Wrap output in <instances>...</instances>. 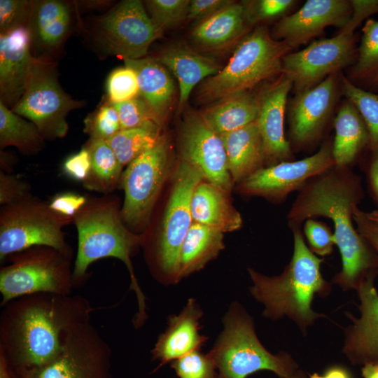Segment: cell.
<instances>
[{"instance_id": "1", "label": "cell", "mask_w": 378, "mask_h": 378, "mask_svg": "<svg viewBox=\"0 0 378 378\" xmlns=\"http://www.w3.org/2000/svg\"><path fill=\"white\" fill-rule=\"evenodd\" d=\"M362 194L358 176L347 167L334 166L300 189L287 215L291 230L317 216L332 222L342 259L332 281L344 290H357L368 276H377V256L354 225L353 211Z\"/></svg>"}, {"instance_id": "2", "label": "cell", "mask_w": 378, "mask_h": 378, "mask_svg": "<svg viewBox=\"0 0 378 378\" xmlns=\"http://www.w3.org/2000/svg\"><path fill=\"white\" fill-rule=\"evenodd\" d=\"M0 316V349L14 370L42 366L62 348L66 332L96 309L80 295L36 293L13 300Z\"/></svg>"}, {"instance_id": "3", "label": "cell", "mask_w": 378, "mask_h": 378, "mask_svg": "<svg viewBox=\"0 0 378 378\" xmlns=\"http://www.w3.org/2000/svg\"><path fill=\"white\" fill-rule=\"evenodd\" d=\"M118 200L108 195L89 197L85 205L74 216L78 234V248L74 264L75 286L84 285L88 279L90 266L106 258L122 261L130 276V290L134 292L137 312L132 318L136 329L148 319L146 298L135 276L132 256L141 246V234L127 227L121 217Z\"/></svg>"}, {"instance_id": "4", "label": "cell", "mask_w": 378, "mask_h": 378, "mask_svg": "<svg viewBox=\"0 0 378 378\" xmlns=\"http://www.w3.org/2000/svg\"><path fill=\"white\" fill-rule=\"evenodd\" d=\"M293 252L281 274L269 276L248 268L252 285L249 293L262 304V315L269 319L287 317L302 332H306L316 320L325 315L312 309L315 296H327L330 284L321 272L323 259L307 246L298 227L292 229Z\"/></svg>"}, {"instance_id": "5", "label": "cell", "mask_w": 378, "mask_h": 378, "mask_svg": "<svg viewBox=\"0 0 378 378\" xmlns=\"http://www.w3.org/2000/svg\"><path fill=\"white\" fill-rule=\"evenodd\" d=\"M223 330L208 352L220 378H246L267 370L279 378H292L299 371L286 352L274 354L259 340L254 321L238 302L229 306L223 319Z\"/></svg>"}, {"instance_id": "6", "label": "cell", "mask_w": 378, "mask_h": 378, "mask_svg": "<svg viewBox=\"0 0 378 378\" xmlns=\"http://www.w3.org/2000/svg\"><path fill=\"white\" fill-rule=\"evenodd\" d=\"M291 50L284 41L274 39L267 27H256L241 39L226 66L199 85L197 100L216 102L281 74L282 59Z\"/></svg>"}, {"instance_id": "7", "label": "cell", "mask_w": 378, "mask_h": 378, "mask_svg": "<svg viewBox=\"0 0 378 378\" xmlns=\"http://www.w3.org/2000/svg\"><path fill=\"white\" fill-rule=\"evenodd\" d=\"M77 31L87 48L100 59L144 57L162 36L139 0H124L105 13L79 19Z\"/></svg>"}, {"instance_id": "8", "label": "cell", "mask_w": 378, "mask_h": 378, "mask_svg": "<svg viewBox=\"0 0 378 378\" xmlns=\"http://www.w3.org/2000/svg\"><path fill=\"white\" fill-rule=\"evenodd\" d=\"M204 176L197 167L181 160L173 176L172 186L160 229L155 237L141 240L151 272L164 286L178 283L180 250L193 223L191 200Z\"/></svg>"}, {"instance_id": "9", "label": "cell", "mask_w": 378, "mask_h": 378, "mask_svg": "<svg viewBox=\"0 0 378 378\" xmlns=\"http://www.w3.org/2000/svg\"><path fill=\"white\" fill-rule=\"evenodd\" d=\"M72 258L59 250L36 246L10 255L0 269L1 306L36 293L71 295Z\"/></svg>"}, {"instance_id": "10", "label": "cell", "mask_w": 378, "mask_h": 378, "mask_svg": "<svg viewBox=\"0 0 378 378\" xmlns=\"http://www.w3.org/2000/svg\"><path fill=\"white\" fill-rule=\"evenodd\" d=\"M74 219L52 210L48 202L31 197L0 209V261L36 246H46L73 257L63 228Z\"/></svg>"}, {"instance_id": "11", "label": "cell", "mask_w": 378, "mask_h": 378, "mask_svg": "<svg viewBox=\"0 0 378 378\" xmlns=\"http://www.w3.org/2000/svg\"><path fill=\"white\" fill-rule=\"evenodd\" d=\"M57 63L36 59L25 91L11 109L35 124L44 139L50 141L66 135L68 114L85 104L63 90Z\"/></svg>"}, {"instance_id": "12", "label": "cell", "mask_w": 378, "mask_h": 378, "mask_svg": "<svg viewBox=\"0 0 378 378\" xmlns=\"http://www.w3.org/2000/svg\"><path fill=\"white\" fill-rule=\"evenodd\" d=\"M170 163L168 145L162 136L123 171L119 186L124 191L120 214L124 223L133 232L140 234L139 232L146 229L169 176Z\"/></svg>"}, {"instance_id": "13", "label": "cell", "mask_w": 378, "mask_h": 378, "mask_svg": "<svg viewBox=\"0 0 378 378\" xmlns=\"http://www.w3.org/2000/svg\"><path fill=\"white\" fill-rule=\"evenodd\" d=\"M15 371L20 378H112L111 349L89 319L66 332L52 360Z\"/></svg>"}, {"instance_id": "14", "label": "cell", "mask_w": 378, "mask_h": 378, "mask_svg": "<svg viewBox=\"0 0 378 378\" xmlns=\"http://www.w3.org/2000/svg\"><path fill=\"white\" fill-rule=\"evenodd\" d=\"M354 34L340 33L314 41L282 59L281 74L293 83L295 93L312 88L349 65L355 55Z\"/></svg>"}, {"instance_id": "15", "label": "cell", "mask_w": 378, "mask_h": 378, "mask_svg": "<svg viewBox=\"0 0 378 378\" xmlns=\"http://www.w3.org/2000/svg\"><path fill=\"white\" fill-rule=\"evenodd\" d=\"M334 166L332 144L328 143L304 159L261 167L243 180L239 189L246 195L281 201Z\"/></svg>"}, {"instance_id": "16", "label": "cell", "mask_w": 378, "mask_h": 378, "mask_svg": "<svg viewBox=\"0 0 378 378\" xmlns=\"http://www.w3.org/2000/svg\"><path fill=\"white\" fill-rule=\"evenodd\" d=\"M80 18L75 1L31 0L27 28L34 57L58 62L67 39L78 29Z\"/></svg>"}, {"instance_id": "17", "label": "cell", "mask_w": 378, "mask_h": 378, "mask_svg": "<svg viewBox=\"0 0 378 378\" xmlns=\"http://www.w3.org/2000/svg\"><path fill=\"white\" fill-rule=\"evenodd\" d=\"M180 148L182 159L198 168L209 183L226 192L231 190L233 181L223 139L200 113L186 115L180 133Z\"/></svg>"}, {"instance_id": "18", "label": "cell", "mask_w": 378, "mask_h": 378, "mask_svg": "<svg viewBox=\"0 0 378 378\" xmlns=\"http://www.w3.org/2000/svg\"><path fill=\"white\" fill-rule=\"evenodd\" d=\"M351 13L350 1L308 0L295 13L283 16L272 36L284 41L293 50L321 34L328 26L343 28Z\"/></svg>"}, {"instance_id": "19", "label": "cell", "mask_w": 378, "mask_h": 378, "mask_svg": "<svg viewBox=\"0 0 378 378\" xmlns=\"http://www.w3.org/2000/svg\"><path fill=\"white\" fill-rule=\"evenodd\" d=\"M337 74L315 87L295 93L288 113L289 133L298 145H305L322 132L332 112L338 91Z\"/></svg>"}, {"instance_id": "20", "label": "cell", "mask_w": 378, "mask_h": 378, "mask_svg": "<svg viewBox=\"0 0 378 378\" xmlns=\"http://www.w3.org/2000/svg\"><path fill=\"white\" fill-rule=\"evenodd\" d=\"M376 276H368L357 289L360 316L349 314L342 353L353 365L378 363V292Z\"/></svg>"}, {"instance_id": "21", "label": "cell", "mask_w": 378, "mask_h": 378, "mask_svg": "<svg viewBox=\"0 0 378 378\" xmlns=\"http://www.w3.org/2000/svg\"><path fill=\"white\" fill-rule=\"evenodd\" d=\"M292 81L281 74L272 83L257 94L258 125L265 148V160L274 164L288 161L291 156L289 142L284 135V115Z\"/></svg>"}, {"instance_id": "22", "label": "cell", "mask_w": 378, "mask_h": 378, "mask_svg": "<svg viewBox=\"0 0 378 378\" xmlns=\"http://www.w3.org/2000/svg\"><path fill=\"white\" fill-rule=\"evenodd\" d=\"M27 27L0 34V102L12 109L24 94L36 59Z\"/></svg>"}, {"instance_id": "23", "label": "cell", "mask_w": 378, "mask_h": 378, "mask_svg": "<svg viewBox=\"0 0 378 378\" xmlns=\"http://www.w3.org/2000/svg\"><path fill=\"white\" fill-rule=\"evenodd\" d=\"M203 314L196 299L190 298L178 314L168 317L165 330L151 350L152 360L159 363L153 372L190 351L201 349L208 340L200 332Z\"/></svg>"}, {"instance_id": "24", "label": "cell", "mask_w": 378, "mask_h": 378, "mask_svg": "<svg viewBox=\"0 0 378 378\" xmlns=\"http://www.w3.org/2000/svg\"><path fill=\"white\" fill-rule=\"evenodd\" d=\"M155 58L166 66L178 83V105L187 102L193 88L221 69L216 60L199 54L181 44L172 45L162 50Z\"/></svg>"}, {"instance_id": "25", "label": "cell", "mask_w": 378, "mask_h": 378, "mask_svg": "<svg viewBox=\"0 0 378 378\" xmlns=\"http://www.w3.org/2000/svg\"><path fill=\"white\" fill-rule=\"evenodd\" d=\"M225 146L228 172L233 183H241L260 169L265 160L262 138L256 121L220 134Z\"/></svg>"}, {"instance_id": "26", "label": "cell", "mask_w": 378, "mask_h": 378, "mask_svg": "<svg viewBox=\"0 0 378 378\" xmlns=\"http://www.w3.org/2000/svg\"><path fill=\"white\" fill-rule=\"evenodd\" d=\"M124 62L136 75L139 95L163 122L176 94L169 70L155 57L124 59Z\"/></svg>"}, {"instance_id": "27", "label": "cell", "mask_w": 378, "mask_h": 378, "mask_svg": "<svg viewBox=\"0 0 378 378\" xmlns=\"http://www.w3.org/2000/svg\"><path fill=\"white\" fill-rule=\"evenodd\" d=\"M227 193L209 182L202 181L192 197L193 222L223 233L239 230L242 225V218L228 200Z\"/></svg>"}, {"instance_id": "28", "label": "cell", "mask_w": 378, "mask_h": 378, "mask_svg": "<svg viewBox=\"0 0 378 378\" xmlns=\"http://www.w3.org/2000/svg\"><path fill=\"white\" fill-rule=\"evenodd\" d=\"M248 24L244 2H234L200 21L192 36L205 48H223L239 40L246 31Z\"/></svg>"}, {"instance_id": "29", "label": "cell", "mask_w": 378, "mask_h": 378, "mask_svg": "<svg viewBox=\"0 0 378 378\" xmlns=\"http://www.w3.org/2000/svg\"><path fill=\"white\" fill-rule=\"evenodd\" d=\"M223 237L221 231L193 222L181 247L178 282L216 258L225 247Z\"/></svg>"}, {"instance_id": "30", "label": "cell", "mask_w": 378, "mask_h": 378, "mask_svg": "<svg viewBox=\"0 0 378 378\" xmlns=\"http://www.w3.org/2000/svg\"><path fill=\"white\" fill-rule=\"evenodd\" d=\"M334 127L332 153L335 166L347 167L369 142L368 132L358 111L347 99L338 110Z\"/></svg>"}, {"instance_id": "31", "label": "cell", "mask_w": 378, "mask_h": 378, "mask_svg": "<svg viewBox=\"0 0 378 378\" xmlns=\"http://www.w3.org/2000/svg\"><path fill=\"white\" fill-rule=\"evenodd\" d=\"M258 113L257 95L245 91L216 102L200 115L214 132L222 134L255 121Z\"/></svg>"}, {"instance_id": "32", "label": "cell", "mask_w": 378, "mask_h": 378, "mask_svg": "<svg viewBox=\"0 0 378 378\" xmlns=\"http://www.w3.org/2000/svg\"><path fill=\"white\" fill-rule=\"evenodd\" d=\"M84 146L90 152L91 169L83 186L89 190L110 194L119 188L122 165L106 141L89 139Z\"/></svg>"}, {"instance_id": "33", "label": "cell", "mask_w": 378, "mask_h": 378, "mask_svg": "<svg viewBox=\"0 0 378 378\" xmlns=\"http://www.w3.org/2000/svg\"><path fill=\"white\" fill-rule=\"evenodd\" d=\"M43 136L32 122L0 102V149L16 148L24 155L38 154L45 147Z\"/></svg>"}, {"instance_id": "34", "label": "cell", "mask_w": 378, "mask_h": 378, "mask_svg": "<svg viewBox=\"0 0 378 378\" xmlns=\"http://www.w3.org/2000/svg\"><path fill=\"white\" fill-rule=\"evenodd\" d=\"M156 124L121 130L106 141L124 167L153 147L162 136Z\"/></svg>"}, {"instance_id": "35", "label": "cell", "mask_w": 378, "mask_h": 378, "mask_svg": "<svg viewBox=\"0 0 378 378\" xmlns=\"http://www.w3.org/2000/svg\"><path fill=\"white\" fill-rule=\"evenodd\" d=\"M357 61L350 78L360 83L378 86V21L370 19L362 29Z\"/></svg>"}, {"instance_id": "36", "label": "cell", "mask_w": 378, "mask_h": 378, "mask_svg": "<svg viewBox=\"0 0 378 378\" xmlns=\"http://www.w3.org/2000/svg\"><path fill=\"white\" fill-rule=\"evenodd\" d=\"M342 92L360 114L366 125L372 149L378 148V94L363 90L341 76Z\"/></svg>"}, {"instance_id": "37", "label": "cell", "mask_w": 378, "mask_h": 378, "mask_svg": "<svg viewBox=\"0 0 378 378\" xmlns=\"http://www.w3.org/2000/svg\"><path fill=\"white\" fill-rule=\"evenodd\" d=\"M121 130L118 112L107 98L84 120V132L89 139L106 141Z\"/></svg>"}, {"instance_id": "38", "label": "cell", "mask_w": 378, "mask_h": 378, "mask_svg": "<svg viewBox=\"0 0 378 378\" xmlns=\"http://www.w3.org/2000/svg\"><path fill=\"white\" fill-rule=\"evenodd\" d=\"M113 104L118 112L122 130L141 127L153 124L162 127L163 122L140 95Z\"/></svg>"}, {"instance_id": "39", "label": "cell", "mask_w": 378, "mask_h": 378, "mask_svg": "<svg viewBox=\"0 0 378 378\" xmlns=\"http://www.w3.org/2000/svg\"><path fill=\"white\" fill-rule=\"evenodd\" d=\"M190 0H147L144 1L155 24L164 31L187 19Z\"/></svg>"}, {"instance_id": "40", "label": "cell", "mask_w": 378, "mask_h": 378, "mask_svg": "<svg viewBox=\"0 0 378 378\" xmlns=\"http://www.w3.org/2000/svg\"><path fill=\"white\" fill-rule=\"evenodd\" d=\"M170 367L178 378H216L218 375L213 359L201 349L194 350L173 360Z\"/></svg>"}, {"instance_id": "41", "label": "cell", "mask_w": 378, "mask_h": 378, "mask_svg": "<svg viewBox=\"0 0 378 378\" xmlns=\"http://www.w3.org/2000/svg\"><path fill=\"white\" fill-rule=\"evenodd\" d=\"M108 100L117 104L139 95L137 78L132 69L125 65L112 71L106 80Z\"/></svg>"}, {"instance_id": "42", "label": "cell", "mask_w": 378, "mask_h": 378, "mask_svg": "<svg viewBox=\"0 0 378 378\" xmlns=\"http://www.w3.org/2000/svg\"><path fill=\"white\" fill-rule=\"evenodd\" d=\"M31 0L0 1V34L27 27Z\"/></svg>"}, {"instance_id": "43", "label": "cell", "mask_w": 378, "mask_h": 378, "mask_svg": "<svg viewBox=\"0 0 378 378\" xmlns=\"http://www.w3.org/2000/svg\"><path fill=\"white\" fill-rule=\"evenodd\" d=\"M304 233L309 249L315 255L324 257L331 254L336 245L335 238L326 223L309 218L304 222Z\"/></svg>"}, {"instance_id": "44", "label": "cell", "mask_w": 378, "mask_h": 378, "mask_svg": "<svg viewBox=\"0 0 378 378\" xmlns=\"http://www.w3.org/2000/svg\"><path fill=\"white\" fill-rule=\"evenodd\" d=\"M250 24L284 15L295 4L293 0H258L243 1Z\"/></svg>"}, {"instance_id": "45", "label": "cell", "mask_w": 378, "mask_h": 378, "mask_svg": "<svg viewBox=\"0 0 378 378\" xmlns=\"http://www.w3.org/2000/svg\"><path fill=\"white\" fill-rule=\"evenodd\" d=\"M32 195L30 185L20 177L0 171V204L9 205L26 200Z\"/></svg>"}, {"instance_id": "46", "label": "cell", "mask_w": 378, "mask_h": 378, "mask_svg": "<svg viewBox=\"0 0 378 378\" xmlns=\"http://www.w3.org/2000/svg\"><path fill=\"white\" fill-rule=\"evenodd\" d=\"M90 169V155L85 146L78 152L66 158L62 164V171L65 175L82 183L88 178Z\"/></svg>"}, {"instance_id": "47", "label": "cell", "mask_w": 378, "mask_h": 378, "mask_svg": "<svg viewBox=\"0 0 378 378\" xmlns=\"http://www.w3.org/2000/svg\"><path fill=\"white\" fill-rule=\"evenodd\" d=\"M88 197L73 192H64L54 195L49 201V206L55 211L74 218L85 205Z\"/></svg>"}, {"instance_id": "48", "label": "cell", "mask_w": 378, "mask_h": 378, "mask_svg": "<svg viewBox=\"0 0 378 378\" xmlns=\"http://www.w3.org/2000/svg\"><path fill=\"white\" fill-rule=\"evenodd\" d=\"M352 13L340 33L354 34L356 28L368 17L378 13V0H351Z\"/></svg>"}, {"instance_id": "49", "label": "cell", "mask_w": 378, "mask_h": 378, "mask_svg": "<svg viewBox=\"0 0 378 378\" xmlns=\"http://www.w3.org/2000/svg\"><path fill=\"white\" fill-rule=\"evenodd\" d=\"M353 219L357 231L372 249L378 262V225L370 220L358 206L354 209Z\"/></svg>"}, {"instance_id": "50", "label": "cell", "mask_w": 378, "mask_h": 378, "mask_svg": "<svg viewBox=\"0 0 378 378\" xmlns=\"http://www.w3.org/2000/svg\"><path fill=\"white\" fill-rule=\"evenodd\" d=\"M232 3L230 0H192L187 19L201 21Z\"/></svg>"}, {"instance_id": "51", "label": "cell", "mask_w": 378, "mask_h": 378, "mask_svg": "<svg viewBox=\"0 0 378 378\" xmlns=\"http://www.w3.org/2000/svg\"><path fill=\"white\" fill-rule=\"evenodd\" d=\"M372 150L373 155L369 170V177L374 194L378 200V148Z\"/></svg>"}, {"instance_id": "52", "label": "cell", "mask_w": 378, "mask_h": 378, "mask_svg": "<svg viewBox=\"0 0 378 378\" xmlns=\"http://www.w3.org/2000/svg\"><path fill=\"white\" fill-rule=\"evenodd\" d=\"M0 378H20L0 349Z\"/></svg>"}, {"instance_id": "53", "label": "cell", "mask_w": 378, "mask_h": 378, "mask_svg": "<svg viewBox=\"0 0 378 378\" xmlns=\"http://www.w3.org/2000/svg\"><path fill=\"white\" fill-rule=\"evenodd\" d=\"M14 157L5 152L4 150H0V166L1 171L8 174H11L12 168L14 165Z\"/></svg>"}, {"instance_id": "54", "label": "cell", "mask_w": 378, "mask_h": 378, "mask_svg": "<svg viewBox=\"0 0 378 378\" xmlns=\"http://www.w3.org/2000/svg\"><path fill=\"white\" fill-rule=\"evenodd\" d=\"M78 9L82 8H105L110 5V1H75Z\"/></svg>"}, {"instance_id": "55", "label": "cell", "mask_w": 378, "mask_h": 378, "mask_svg": "<svg viewBox=\"0 0 378 378\" xmlns=\"http://www.w3.org/2000/svg\"><path fill=\"white\" fill-rule=\"evenodd\" d=\"M324 378H350L346 370L335 366L327 370L323 374Z\"/></svg>"}, {"instance_id": "56", "label": "cell", "mask_w": 378, "mask_h": 378, "mask_svg": "<svg viewBox=\"0 0 378 378\" xmlns=\"http://www.w3.org/2000/svg\"><path fill=\"white\" fill-rule=\"evenodd\" d=\"M367 217L378 225V209L373 210L370 212H365Z\"/></svg>"}, {"instance_id": "57", "label": "cell", "mask_w": 378, "mask_h": 378, "mask_svg": "<svg viewBox=\"0 0 378 378\" xmlns=\"http://www.w3.org/2000/svg\"><path fill=\"white\" fill-rule=\"evenodd\" d=\"M292 378H306L304 374L301 372L298 371L295 375H294Z\"/></svg>"}, {"instance_id": "58", "label": "cell", "mask_w": 378, "mask_h": 378, "mask_svg": "<svg viewBox=\"0 0 378 378\" xmlns=\"http://www.w3.org/2000/svg\"><path fill=\"white\" fill-rule=\"evenodd\" d=\"M309 378H324L323 375H320L317 373H314L309 375Z\"/></svg>"}, {"instance_id": "59", "label": "cell", "mask_w": 378, "mask_h": 378, "mask_svg": "<svg viewBox=\"0 0 378 378\" xmlns=\"http://www.w3.org/2000/svg\"><path fill=\"white\" fill-rule=\"evenodd\" d=\"M216 378H220V377H219V375H218V377Z\"/></svg>"}]
</instances>
